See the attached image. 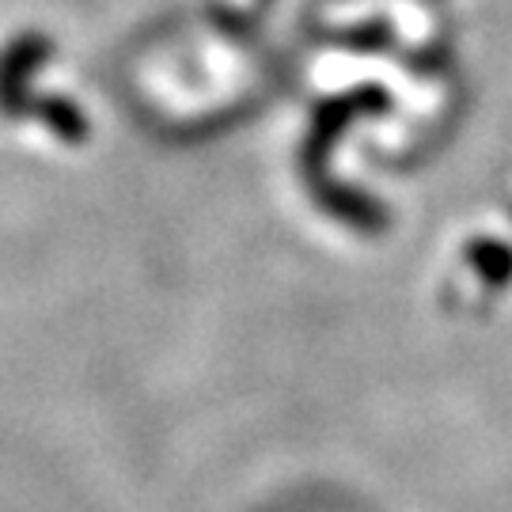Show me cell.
Instances as JSON below:
<instances>
[{
	"instance_id": "1",
	"label": "cell",
	"mask_w": 512,
	"mask_h": 512,
	"mask_svg": "<svg viewBox=\"0 0 512 512\" xmlns=\"http://www.w3.org/2000/svg\"><path fill=\"white\" fill-rule=\"evenodd\" d=\"M54 57V42L38 31L19 35L0 50V114L4 118H27L35 107V95L27 80Z\"/></svg>"
},
{
	"instance_id": "2",
	"label": "cell",
	"mask_w": 512,
	"mask_h": 512,
	"mask_svg": "<svg viewBox=\"0 0 512 512\" xmlns=\"http://www.w3.org/2000/svg\"><path fill=\"white\" fill-rule=\"evenodd\" d=\"M31 114H35L38 122L54 133L57 141H65V145H84V141H88V133H92L88 114L76 107L73 99H61V95H46V99L35 95Z\"/></svg>"
}]
</instances>
